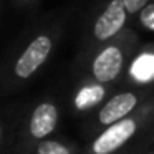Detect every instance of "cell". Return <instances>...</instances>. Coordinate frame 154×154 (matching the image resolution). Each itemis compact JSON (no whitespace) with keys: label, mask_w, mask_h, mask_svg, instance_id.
I'll use <instances>...</instances> for the list:
<instances>
[{"label":"cell","mask_w":154,"mask_h":154,"mask_svg":"<svg viewBox=\"0 0 154 154\" xmlns=\"http://www.w3.org/2000/svg\"><path fill=\"white\" fill-rule=\"evenodd\" d=\"M154 133V98L126 119L103 129L88 141L81 154H129Z\"/></svg>","instance_id":"cell-1"},{"label":"cell","mask_w":154,"mask_h":154,"mask_svg":"<svg viewBox=\"0 0 154 154\" xmlns=\"http://www.w3.org/2000/svg\"><path fill=\"white\" fill-rule=\"evenodd\" d=\"M154 98V88H124L113 93L96 111L88 114L83 131L90 139L103 129L126 119Z\"/></svg>","instance_id":"cell-2"},{"label":"cell","mask_w":154,"mask_h":154,"mask_svg":"<svg viewBox=\"0 0 154 154\" xmlns=\"http://www.w3.org/2000/svg\"><path fill=\"white\" fill-rule=\"evenodd\" d=\"M136 51V37L123 32L119 37L101 45L90 61L88 78L103 85H114L126 75Z\"/></svg>","instance_id":"cell-3"},{"label":"cell","mask_w":154,"mask_h":154,"mask_svg":"<svg viewBox=\"0 0 154 154\" xmlns=\"http://www.w3.org/2000/svg\"><path fill=\"white\" fill-rule=\"evenodd\" d=\"M58 123H60V106L57 101L51 98L38 101L18 128L14 152L28 154V151L37 143L48 139L57 131Z\"/></svg>","instance_id":"cell-4"},{"label":"cell","mask_w":154,"mask_h":154,"mask_svg":"<svg viewBox=\"0 0 154 154\" xmlns=\"http://www.w3.org/2000/svg\"><path fill=\"white\" fill-rule=\"evenodd\" d=\"M53 48H55V38L50 32L38 33L35 38H32L12 65L10 86L15 88L18 85L30 81L37 75V71L47 63Z\"/></svg>","instance_id":"cell-5"},{"label":"cell","mask_w":154,"mask_h":154,"mask_svg":"<svg viewBox=\"0 0 154 154\" xmlns=\"http://www.w3.org/2000/svg\"><path fill=\"white\" fill-rule=\"evenodd\" d=\"M128 10L124 7L123 0H109L106 7L103 8L96 17L91 30V37L96 45H104L108 42L114 40L124 32Z\"/></svg>","instance_id":"cell-6"},{"label":"cell","mask_w":154,"mask_h":154,"mask_svg":"<svg viewBox=\"0 0 154 154\" xmlns=\"http://www.w3.org/2000/svg\"><path fill=\"white\" fill-rule=\"evenodd\" d=\"M113 85H103L98 81L86 78L80 83L71 100V108L75 114H91L96 111L108 98L111 96Z\"/></svg>","instance_id":"cell-7"},{"label":"cell","mask_w":154,"mask_h":154,"mask_svg":"<svg viewBox=\"0 0 154 154\" xmlns=\"http://www.w3.org/2000/svg\"><path fill=\"white\" fill-rule=\"evenodd\" d=\"M124 85L128 88L154 86V45H149L134 55L124 75Z\"/></svg>","instance_id":"cell-8"},{"label":"cell","mask_w":154,"mask_h":154,"mask_svg":"<svg viewBox=\"0 0 154 154\" xmlns=\"http://www.w3.org/2000/svg\"><path fill=\"white\" fill-rule=\"evenodd\" d=\"M28 154H81V151L76 149L68 141L57 139V137H48V139L37 143L28 151Z\"/></svg>","instance_id":"cell-9"},{"label":"cell","mask_w":154,"mask_h":154,"mask_svg":"<svg viewBox=\"0 0 154 154\" xmlns=\"http://www.w3.org/2000/svg\"><path fill=\"white\" fill-rule=\"evenodd\" d=\"M141 23H143V27L154 30V4H149L141 12Z\"/></svg>","instance_id":"cell-10"},{"label":"cell","mask_w":154,"mask_h":154,"mask_svg":"<svg viewBox=\"0 0 154 154\" xmlns=\"http://www.w3.org/2000/svg\"><path fill=\"white\" fill-rule=\"evenodd\" d=\"M147 2H149V0H123V4H124V7H126L128 14H131V15L143 12L144 8L147 7Z\"/></svg>","instance_id":"cell-11"},{"label":"cell","mask_w":154,"mask_h":154,"mask_svg":"<svg viewBox=\"0 0 154 154\" xmlns=\"http://www.w3.org/2000/svg\"><path fill=\"white\" fill-rule=\"evenodd\" d=\"M18 5H30V4H33V2H37V0H15Z\"/></svg>","instance_id":"cell-12"}]
</instances>
